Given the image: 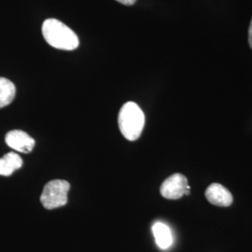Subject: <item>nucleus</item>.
I'll list each match as a JSON object with an SVG mask.
<instances>
[{
    "label": "nucleus",
    "instance_id": "5",
    "mask_svg": "<svg viewBox=\"0 0 252 252\" xmlns=\"http://www.w3.org/2000/svg\"><path fill=\"white\" fill-rule=\"evenodd\" d=\"M5 141L11 149L19 153H31L35 147V140L26 132L21 130H12L9 132Z\"/></svg>",
    "mask_w": 252,
    "mask_h": 252
},
{
    "label": "nucleus",
    "instance_id": "10",
    "mask_svg": "<svg viewBox=\"0 0 252 252\" xmlns=\"http://www.w3.org/2000/svg\"><path fill=\"white\" fill-rule=\"evenodd\" d=\"M116 1L126 6H132L136 2V0H116Z\"/></svg>",
    "mask_w": 252,
    "mask_h": 252
},
{
    "label": "nucleus",
    "instance_id": "7",
    "mask_svg": "<svg viewBox=\"0 0 252 252\" xmlns=\"http://www.w3.org/2000/svg\"><path fill=\"white\" fill-rule=\"evenodd\" d=\"M153 233L156 244L162 250L168 249L173 243L171 230L162 222H155L153 226Z\"/></svg>",
    "mask_w": 252,
    "mask_h": 252
},
{
    "label": "nucleus",
    "instance_id": "9",
    "mask_svg": "<svg viewBox=\"0 0 252 252\" xmlns=\"http://www.w3.org/2000/svg\"><path fill=\"white\" fill-rule=\"evenodd\" d=\"M16 88L13 82L0 77V108L9 105L15 97Z\"/></svg>",
    "mask_w": 252,
    "mask_h": 252
},
{
    "label": "nucleus",
    "instance_id": "2",
    "mask_svg": "<svg viewBox=\"0 0 252 252\" xmlns=\"http://www.w3.org/2000/svg\"><path fill=\"white\" fill-rule=\"evenodd\" d=\"M118 124L121 133L127 140L135 141L143 131L145 115L135 102H127L120 110Z\"/></svg>",
    "mask_w": 252,
    "mask_h": 252
},
{
    "label": "nucleus",
    "instance_id": "8",
    "mask_svg": "<svg viewBox=\"0 0 252 252\" xmlns=\"http://www.w3.org/2000/svg\"><path fill=\"white\" fill-rule=\"evenodd\" d=\"M23 165V160L17 153H9L0 158V175L10 176L12 173L20 169Z\"/></svg>",
    "mask_w": 252,
    "mask_h": 252
},
{
    "label": "nucleus",
    "instance_id": "3",
    "mask_svg": "<svg viewBox=\"0 0 252 252\" xmlns=\"http://www.w3.org/2000/svg\"><path fill=\"white\" fill-rule=\"evenodd\" d=\"M70 184L63 180H54L48 182L40 195V202L47 209H54L65 206Z\"/></svg>",
    "mask_w": 252,
    "mask_h": 252
},
{
    "label": "nucleus",
    "instance_id": "4",
    "mask_svg": "<svg viewBox=\"0 0 252 252\" xmlns=\"http://www.w3.org/2000/svg\"><path fill=\"white\" fill-rule=\"evenodd\" d=\"M189 189L187 178L182 174L176 173L162 182L160 191L164 198L177 200L181 198L185 191Z\"/></svg>",
    "mask_w": 252,
    "mask_h": 252
},
{
    "label": "nucleus",
    "instance_id": "11",
    "mask_svg": "<svg viewBox=\"0 0 252 252\" xmlns=\"http://www.w3.org/2000/svg\"><path fill=\"white\" fill-rule=\"evenodd\" d=\"M249 42H250V46L252 49V20L251 23V27H250V30H249Z\"/></svg>",
    "mask_w": 252,
    "mask_h": 252
},
{
    "label": "nucleus",
    "instance_id": "1",
    "mask_svg": "<svg viewBox=\"0 0 252 252\" xmlns=\"http://www.w3.org/2000/svg\"><path fill=\"white\" fill-rule=\"evenodd\" d=\"M42 34L48 44L64 51L79 47V37L71 28L56 19H47L42 25Z\"/></svg>",
    "mask_w": 252,
    "mask_h": 252
},
{
    "label": "nucleus",
    "instance_id": "6",
    "mask_svg": "<svg viewBox=\"0 0 252 252\" xmlns=\"http://www.w3.org/2000/svg\"><path fill=\"white\" fill-rule=\"evenodd\" d=\"M205 195L209 203L218 207H229L233 203L232 193L219 183L211 184L206 190Z\"/></svg>",
    "mask_w": 252,
    "mask_h": 252
}]
</instances>
